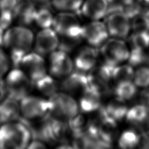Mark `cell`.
Segmentation results:
<instances>
[{
    "instance_id": "cell-1",
    "label": "cell",
    "mask_w": 149,
    "mask_h": 149,
    "mask_svg": "<svg viewBox=\"0 0 149 149\" xmlns=\"http://www.w3.org/2000/svg\"><path fill=\"white\" fill-rule=\"evenodd\" d=\"M33 42V32L24 26L10 27L5 31L3 45L9 50L10 62L15 68H18L24 56L30 52Z\"/></svg>"
},
{
    "instance_id": "cell-2",
    "label": "cell",
    "mask_w": 149,
    "mask_h": 149,
    "mask_svg": "<svg viewBox=\"0 0 149 149\" xmlns=\"http://www.w3.org/2000/svg\"><path fill=\"white\" fill-rule=\"evenodd\" d=\"M31 133L23 121L7 122L0 126V148L24 149L30 143Z\"/></svg>"
},
{
    "instance_id": "cell-3",
    "label": "cell",
    "mask_w": 149,
    "mask_h": 149,
    "mask_svg": "<svg viewBox=\"0 0 149 149\" xmlns=\"http://www.w3.org/2000/svg\"><path fill=\"white\" fill-rule=\"evenodd\" d=\"M49 114L68 121L79 114V105L72 95L65 92H57L49 98Z\"/></svg>"
},
{
    "instance_id": "cell-4",
    "label": "cell",
    "mask_w": 149,
    "mask_h": 149,
    "mask_svg": "<svg viewBox=\"0 0 149 149\" xmlns=\"http://www.w3.org/2000/svg\"><path fill=\"white\" fill-rule=\"evenodd\" d=\"M4 85L8 97L20 101L29 95L33 82L21 69L15 68L7 74Z\"/></svg>"
},
{
    "instance_id": "cell-5",
    "label": "cell",
    "mask_w": 149,
    "mask_h": 149,
    "mask_svg": "<svg viewBox=\"0 0 149 149\" xmlns=\"http://www.w3.org/2000/svg\"><path fill=\"white\" fill-rule=\"evenodd\" d=\"M52 27L58 36L71 38L82 39L83 26L81 25L74 12L61 11L56 15Z\"/></svg>"
},
{
    "instance_id": "cell-6",
    "label": "cell",
    "mask_w": 149,
    "mask_h": 149,
    "mask_svg": "<svg viewBox=\"0 0 149 149\" xmlns=\"http://www.w3.org/2000/svg\"><path fill=\"white\" fill-rule=\"evenodd\" d=\"M20 108L22 119L28 121L36 120L49 114V101L28 95L20 101Z\"/></svg>"
},
{
    "instance_id": "cell-7",
    "label": "cell",
    "mask_w": 149,
    "mask_h": 149,
    "mask_svg": "<svg viewBox=\"0 0 149 149\" xmlns=\"http://www.w3.org/2000/svg\"><path fill=\"white\" fill-rule=\"evenodd\" d=\"M34 83L47 74V65L42 56L37 52H28L18 66Z\"/></svg>"
},
{
    "instance_id": "cell-8",
    "label": "cell",
    "mask_w": 149,
    "mask_h": 149,
    "mask_svg": "<svg viewBox=\"0 0 149 149\" xmlns=\"http://www.w3.org/2000/svg\"><path fill=\"white\" fill-rule=\"evenodd\" d=\"M101 52L105 60L119 65L127 60L130 50L127 45L121 39H107L102 45Z\"/></svg>"
},
{
    "instance_id": "cell-9",
    "label": "cell",
    "mask_w": 149,
    "mask_h": 149,
    "mask_svg": "<svg viewBox=\"0 0 149 149\" xmlns=\"http://www.w3.org/2000/svg\"><path fill=\"white\" fill-rule=\"evenodd\" d=\"M105 25L109 35L115 38L124 39L132 29L130 18L122 11L109 13L105 16Z\"/></svg>"
},
{
    "instance_id": "cell-10",
    "label": "cell",
    "mask_w": 149,
    "mask_h": 149,
    "mask_svg": "<svg viewBox=\"0 0 149 149\" xmlns=\"http://www.w3.org/2000/svg\"><path fill=\"white\" fill-rule=\"evenodd\" d=\"M74 62L68 53L56 50L50 54L49 69L54 78H65L73 71Z\"/></svg>"
},
{
    "instance_id": "cell-11",
    "label": "cell",
    "mask_w": 149,
    "mask_h": 149,
    "mask_svg": "<svg viewBox=\"0 0 149 149\" xmlns=\"http://www.w3.org/2000/svg\"><path fill=\"white\" fill-rule=\"evenodd\" d=\"M59 40V37L54 29H42L35 39L36 52L42 56L50 54L58 49Z\"/></svg>"
},
{
    "instance_id": "cell-12",
    "label": "cell",
    "mask_w": 149,
    "mask_h": 149,
    "mask_svg": "<svg viewBox=\"0 0 149 149\" xmlns=\"http://www.w3.org/2000/svg\"><path fill=\"white\" fill-rule=\"evenodd\" d=\"M89 84V75L86 73L77 70L63 78L60 88L70 95L82 94Z\"/></svg>"
},
{
    "instance_id": "cell-13",
    "label": "cell",
    "mask_w": 149,
    "mask_h": 149,
    "mask_svg": "<svg viewBox=\"0 0 149 149\" xmlns=\"http://www.w3.org/2000/svg\"><path fill=\"white\" fill-rule=\"evenodd\" d=\"M109 36L105 24L98 20H94L83 26L82 38L90 46H102L108 39Z\"/></svg>"
},
{
    "instance_id": "cell-14",
    "label": "cell",
    "mask_w": 149,
    "mask_h": 149,
    "mask_svg": "<svg viewBox=\"0 0 149 149\" xmlns=\"http://www.w3.org/2000/svg\"><path fill=\"white\" fill-rule=\"evenodd\" d=\"M98 51L94 47H85L80 50L74 60L77 70L87 73L92 71L97 64Z\"/></svg>"
},
{
    "instance_id": "cell-15",
    "label": "cell",
    "mask_w": 149,
    "mask_h": 149,
    "mask_svg": "<svg viewBox=\"0 0 149 149\" xmlns=\"http://www.w3.org/2000/svg\"><path fill=\"white\" fill-rule=\"evenodd\" d=\"M108 6L107 0H84L81 12L82 15L89 19L99 20L105 17Z\"/></svg>"
},
{
    "instance_id": "cell-16",
    "label": "cell",
    "mask_w": 149,
    "mask_h": 149,
    "mask_svg": "<svg viewBox=\"0 0 149 149\" xmlns=\"http://www.w3.org/2000/svg\"><path fill=\"white\" fill-rule=\"evenodd\" d=\"M81 94L79 105L82 113H93L102 107V95L96 90L88 86Z\"/></svg>"
},
{
    "instance_id": "cell-17",
    "label": "cell",
    "mask_w": 149,
    "mask_h": 149,
    "mask_svg": "<svg viewBox=\"0 0 149 149\" xmlns=\"http://www.w3.org/2000/svg\"><path fill=\"white\" fill-rule=\"evenodd\" d=\"M20 115L19 101L7 96L0 103V125L19 120Z\"/></svg>"
},
{
    "instance_id": "cell-18",
    "label": "cell",
    "mask_w": 149,
    "mask_h": 149,
    "mask_svg": "<svg viewBox=\"0 0 149 149\" xmlns=\"http://www.w3.org/2000/svg\"><path fill=\"white\" fill-rule=\"evenodd\" d=\"M37 8L29 0H19L13 10L15 19L22 26L30 25L34 22Z\"/></svg>"
},
{
    "instance_id": "cell-19",
    "label": "cell",
    "mask_w": 149,
    "mask_h": 149,
    "mask_svg": "<svg viewBox=\"0 0 149 149\" xmlns=\"http://www.w3.org/2000/svg\"><path fill=\"white\" fill-rule=\"evenodd\" d=\"M137 92V86L132 81H124L117 82L114 89L116 98L126 102L134 98Z\"/></svg>"
},
{
    "instance_id": "cell-20",
    "label": "cell",
    "mask_w": 149,
    "mask_h": 149,
    "mask_svg": "<svg viewBox=\"0 0 149 149\" xmlns=\"http://www.w3.org/2000/svg\"><path fill=\"white\" fill-rule=\"evenodd\" d=\"M148 117L149 107L145 103H141L129 109L127 111L126 119L130 124L136 126L146 120Z\"/></svg>"
},
{
    "instance_id": "cell-21",
    "label": "cell",
    "mask_w": 149,
    "mask_h": 149,
    "mask_svg": "<svg viewBox=\"0 0 149 149\" xmlns=\"http://www.w3.org/2000/svg\"><path fill=\"white\" fill-rule=\"evenodd\" d=\"M34 86L42 95L49 98L57 93L60 89V84L56 81L54 77L47 74L37 81Z\"/></svg>"
},
{
    "instance_id": "cell-22",
    "label": "cell",
    "mask_w": 149,
    "mask_h": 149,
    "mask_svg": "<svg viewBox=\"0 0 149 149\" xmlns=\"http://www.w3.org/2000/svg\"><path fill=\"white\" fill-rule=\"evenodd\" d=\"M103 109L106 114L117 122L126 118L127 111L128 110L125 102L116 98L115 100L111 101L107 105L104 106Z\"/></svg>"
},
{
    "instance_id": "cell-23",
    "label": "cell",
    "mask_w": 149,
    "mask_h": 149,
    "mask_svg": "<svg viewBox=\"0 0 149 149\" xmlns=\"http://www.w3.org/2000/svg\"><path fill=\"white\" fill-rule=\"evenodd\" d=\"M141 135L134 129L126 130L119 137L118 144L120 148L131 149L139 146Z\"/></svg>"
},
{
    "instance_id": "cell-24",
    "label": "cell",
    "mask_w": 149,
    "mask_h": 149,
    "mask_svg": "<svg viewBox=\"0 0 149 149\" xmlns=\"http://www.w3.org/2000/svg\"><path fill=\"white\" fill-rule=\"evenodd\" d=\"M54 18V15L48 5H41L37 9L34 22L41 29L51 28Z\"/></svg>"
},
{
    "instance_id": "cell-25",
    "label": "cell",
    "mask_w": 149,
    "mask_h": 149,
    "mask_svg": "<svg viewBox=\"0 0 149 149\" xmlns=\"http://www.w3.org/2000/svg\"><path fill=\"white\" fill-rule=\"evenodd\" d=\"M55 9L60 11H79L84 0H50Z\"/></svg>"
},
{
    "instance_id": "cell-26",
    "label": "cell",
    "mask_w": 149,
    "mask_h": 149,
    "mask_svg": "<svg viewBox=\"0 0 149 149\" xmlns=\"http://www.w3.org/2000/svg\"><path fill=\"white\" fill-rule=\"evenodd\" d=\"M146 50L147 49L132 48L127 59L129 64L132 67H139L149 63V54Z\"/></svg>"
},
{
    "instance_id": "cell-27",
    "label": "cell",
    "mask_w": 149,
    "mask_h": 149,
    "mask_svg": "<svg viewBox=\"0 0 149 149\" xmlns=\"http://www.w3.org/2000/svg\"><path fill=\"white\" fill-rule=\"evenodd\" d=\"M132 19L134 31H149V10L139 13Z\"/></svg>"
},
{
    "instance_id": "cell-28",
    "label": "cell",
    "mask_w": 149,
    "mask_h": 149,
    "mask_svg": "<svg viewBox=\"0 0 149 149\" xmlns=\"http://www.w3.org/2000/svg\"><path fill=\"white\" fill-rule=\"evenodd\" d=\"M132 48L147 49L149 47V31H134L130 37Z\"/></svg>"
},
{
    "instance_id": "cell-29",
    "label": "cell",
    "mask_w": 149,
    "mask_h": 149,
    "mask_svg": "<svg viewBox=\"0 0 149 149\" xmlns=\"http://www.w3.org/2000/svg\"><path fill=\"white\" fill-rule=\"evenodd\" d=\"M68 125L69 131L71 132L73 137H74L84 132L86 124L84 117L78 114L73 118L69 120Z\"/></svg>"
},
{
    "instance_id": "cell-30",
    "label": "cell",
    "mask_w": 149,
    "mask_h": 149,
    "mask_svg": "<svg viewBox=\"0 0 149 149\" xmlns=\"http://www.w3.org/2000/svg\"><path fill=\"white\" fill-rule=\"evenodd\" d=\"M134 82L137 87H149V66L141 65L134 71Z\"/></svg>"
},
{
    "instance_id": "cell-31",
    "label": "cell",
    "mask_w": 149,
    "mask_h": 149,
    "mask_svg": "<svg viewBox=\"0 0 149 149\" xmlns=\"http://www.w3.org/2000/svg\"><path fill=\"white\" fill-rule=\"evenodd\" d=\"M134 70L129 63L126 65H118L114 73L113 80L117 82L124 81H132L134 78Z\"/></svg>"
},
{
    "instance_id": "cell-32",
    "label": "cell",
    "mask_w": 149,
    "mask_h": 149,
    "mask_svg": "<svg viewBox=\"0 0 149 149\" xmlns=\"http://www.w3.org/2000/svg\"><path fill=\"white\" fill-rule=\"evenodd\" d=\"M82 40L83 39L61 37V39L59 40V45H58V49L67 53L70 52L81 43Z\"/></svg>"
},
{
    "instance_id": "cell-33",
    "label": "cell",
    "mask_w": 149,
    "mask_h": 149,
    "mask_svg": "<svg viewBox=\"0 0 149 149\" xmlns=\"http://www.w3.org/2000/svg\"><path fill=\"white\" fill-rule=\"evenodd\" d=\"M14 19V15L13 11H9V10L0 11V27L3 30H7L10 27Z\"/></svg>"
},
{
    "instance_id": "cell-34",
    "label": "cell",
    "mask_w": 149,
    "mask_h": 149,
    "mask_svg": "<svg viewBox=\"0 0 149 149\" xmlns=\"http://www.w3.org/2000/svg\"><path fill=\"white\" fill-rule=\"evenodd\" d=\"M10 60L6 53L0 48V81L9 70Z\"/></svg>"
},
{
    "instance_id": "cell-35",
    "label": "cell",
    "mask_w": 149,
    "mask_h": 149,
    "mask_svg": "<svg viewBox=\"0 0 149 149\" xmlns=\"http://www.w3.org/2000/svg\"><path fill=\"white\" fill-rule=\"evenodd\" d=\"M19 0H0V11H13L17 7Z\"/></svg>"
},
{
    "instance_id": "cell-36",
    "label": "cell",
    "mask_w": 149,
    "mask_h": 149,
    "mask_svg": "<svg viewBox=\"0 0 149 149\" xmlns=\"http://www.w3.org/2000/svg\"><path fill=\"white\" fill-rule=\"evenodd\" d=\"M46 143L38 139H33L29 143L27 148L29 149H42L46 148Z\"/></svg>"
},
{
    "instance_id": "cell-37",
    "label": "cell",
    "mask_w": 149,
    "mask_h": 149,
    "mask_svg": "<svg viewBox=\"0 0 149 149\" xmlns=\"http://www.w3.org/2000/svg\"><path fill=\"white\" fill-rule=\"evenodd\" d=\"M139 147L141 148L149 149V134H141V140Z\"/></svg>"
},
{
    "instance_id": "cell-38",
    "label": "cell",
    "mask_w": 149,
    "mask_h": 149,
    "mask_svg": "<svg viewBox=\"0 0 149 149\" xmlns=\"http://www.w3.org/2000/svg\"><path fill=\"white\" fill-rule=\"evenodd\" d=\"M6 95L7 92L4 85V82H2L1 81H0V103L5 99Z\"/></svg>"
},
{
    "instance_id": "cell-39",
    "label": "cell",
    "mask_w": 149,
    "mask_h": 149,
    "mask_svg": "<svg viewBox=\"0 0 149 149\" xmlns=\"http://www.w3.org/2000/svg\"><path fill=\"white\" fill-rule=\"evenodd\" d=\"M142 97L145 102V104H147L149 107V89L145 90L143 93Z\"/></svg>"
},
{
    "instance_id": "cell-40",
    "label": "cell",
    "mask_w": 149,
    "mask_h": 149,
    "mask_svg": "<svg viewBox=\"0 0 149 149\" xmlns=\"http://www.w3.org/2000/svg\"><path fill=\"white\" fill-rule=\"evenodd\" d=\"M32 2L34 4H39L41 5H48V3L50 2V0H29Z\"/></svg>"
},
{
    "instance_id": "cell-41",
    "label": "cell",
    "mask_w": 149,
    "mask_h": 149,
    "mask_svg": "<svg viewBox=\"0 0 149 149\" xmlns=\"http://www.w3.org/2000/svg\"><path fill=\"white\" fill-rule=\"evenodd\" d=\"M4 30L0 27V47L3 45V38H4Z\"/></svg>"
},
{
    "instance_id": "cell-42",
    "label": "cell",
    "mask_w": 149,
    "mask_h": 149,
    "mask_svg": "<svg viewBox=\"0 0 149 149\" xmlns=\"http://www.w3.org/2000/svg\"><path fill=\"white\" fill-rule=\"evenodd\" d=\"M107 1L109 4L116 3H122V0H107Z\"/></svg>"
},
{
    "instance_id": "cell-43",
    "label": "cell",
    "mask_w": 149,
    "mask_h": 149,
    "mask_svg": "<svg viewBox=\"0 0 149 149\" xmlns=\"http://www.w3.org/2000/svg\"><path fill=\"white\" fill-rule=\"evenodd\" d=\"M148 1H149V0H148Z\"/></svg>"
}]
</instances>
